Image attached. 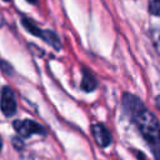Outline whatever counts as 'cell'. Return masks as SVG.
Here are the masks:
<instances>
[{
	"instance_id": "1",
	"label": "cell",
	"mask_w": 160,
	"mask_h": 160,
	"mask_svg": "<svg viewBox=\"0 0 160 160\" xmlns=\"http://www.w3.org/2000/svg\"><path fill=\"white\" fill-rule=\"evenodd\" d=\"M132 121L136 122L141 135L148 141L150 149L160 145V122L151 111H149L148 109L141 110Z\"/></svg>"
},
{
	"instance_id": "2",
	"label": "cell",
	"mask_w": 160,
	"mask_h": 160,
	"mask_svg": "<svg viewBox=\"0 0 160 160\" xmlns=\"http://www.w3.org/2000/svg\"><path fill=\"white\" fill-rule=\"evenodd\" d=\"M14 129L21 138H29L32 134H45L44 128L34 120L25 119V120H16L14 121Z\"/></svg>"
},
{
	"instance_id": "3",
	"label": "cell",
	"mask_w": 160,
	"mask_h": 160,
	"mask_svg": "<svg viewBox=\"0 0 160 160\" xmlns=\"http://www.w3.org/2000/svg\"><path fill=\"white\" fill-rule=\"evenodd\" d=\"M0 110L5 116H11L16 111V100L11 88L4 86L0 98Z\"/></svg>"
},
{
	"instance_id": "4",
	"label": "cell",
	"mask_w": 160,
	"mask_h": 160,
	"mask_svg": "<svg viewBox=\"0 0 160 160\" xmlns=\"http://www.w3.org/2000/svg\"><path fill=\"white\" fill-rule=\"evenodd\" d=\"M122 106H124V110L125 112L131 118V120H134V118L141 111L145 109L144 104L141 102V100L132 95V94H124L122 96Z\"/></svg>"
},
{
	"instance_id": "5",
	"label": "cell",
	"mask_w": 160,
	"mask_h": 160,
	"mask_svg": "<svg viewBox=\"0 0 160 160\" xmlns=\"http://www.w3.org/2000/svg\"><path fill=\"white\" fill-rule=\"evenodd\" d=\"M91 131H92V136L99 146L106 148L111 142V134L102 124H94L91 126Z\"/></svg>"
},
{
	"instance_id": "6",
	"label": "cell",
	"mask_w": 160,
	"mask_h": 160,
	"mask_svg": "<svg viewBox=\"0 0 160 160\" xmlns=\"http://www.w3.org/2000/svg\"><path fill=\"white\" fill-rule=\"evenodd\" d=\"M80 86H81V89H82L84 91H86V92L95 90L96 86H98V81H96L95 76H94L89 70H86V69L82 70V78H81V84H80Z\"/></svg>"
},
{
	"instance_id": "7",
	"label": "cell",
	"mask_w": 160,
	"mask_h": 160,
	"mask_svg": "<svg viewBox=\"0 0 160 160\" xmlns=\"http://www.w3.org/2000/svg\"><path fill=\"white\" fill-rule=\"evenodd\" d=\"M149 11L152 15L160 16V0H151L149 4Z\"/></svg>"
},
{
	"instance_id": "8",
	"label": "cell",
	"mask_w": 160,
	"mask_h": 160,
	"mask_svg": "<svg viewBox=\"0 0 160 160\" xmlns=\"http://www.w3.org/2000/svg\"><path fill=\"white\" fill-rule=\"evenodd\" d=\"M135 152H136V158H138V160H146L145 155H144L141 151H135Z\"/></svg>"
},
{
	"instance_id": "9",
	"label": "cell",
	"mask_w": 160,
	"mask_h": 160,
	"mask_svg": "<svg viewBox=\"0 0 160 160\" xmlns=\"http://www.w3.org/2000/svg\"><path fill=\"white\" fill-rule=\"evenodd\" d=\"M155 104H156V108H158V110L160 111V95L155 98Z\"/></svg>"
},
{
	"instance_id": "10",
	"label": "cell",
	"mask_w": 160,
	"mask_h": 160,
	"mask_svg": "<svg viewBox=\"0 0 160 160\" xmlns=\"http://www.w3.org/2000/svg\"><path fill=\"white\" fill-rule=\"evenodd\" d=\"M155 48H156V50H158V52L160 54V38L158 39V41H156V44H155Z\"/></svg>"
},
{
	"instance_id": "11",
	"label": "cell",
	"mask_w": 160,
	"mask_h": 160,
	"mask_svg": "<svg viewBox=\"0 0 160 160\" xmlns=\"http://www.w3.org/2000/svg\"><path fill=\"white\" fill-rule=\"evenodd\" d=\"M2 22H4V19H2V15L0 12V26H2Z\"/></svg>"
},
{
	"instance_id": "12",
	"label": "cell",
	"mask_w": 160,
	"mask_h": 160,
	"mask_svg": "<svg viewBox=\"0 0 160 160\" xmlns=\"http://www.w3.org/2000/svg\"><path fill=\"white\" fill-rule=\"evenodd\" d=\"M28 2H30V4H35L36 2V0H26Z\"/></svg>"
},
{
	"instance_id": "13",
	"label": "cell",
	"mask_w": 160,
	"mask_h": 160,
	"mask_svg": "<svg viewBox=\"0 0 160 160\" xmlns=\"http://www.w3.org/2000/svg\"><path fill=\"white\" fill-rule=\"evenodd\" d=\"M1 148H2V139H1V136H0V151H1Z\"/></svg>"
},
{
	"instance_id": "14",
	"label": "cell",
	"mask_w": 160,
	"mask_h": 160,
	"mask_svg": "<svg viewBox=\"0 0 160 160\" xmlns=\"http://www.w3.org/2000/svg\"><path fill=\"white\" fill-rule=\"evenodd\" d=\"M4 1H6V2H9V1H11V0H4Z\"/></svg>"
}]
</instances>
